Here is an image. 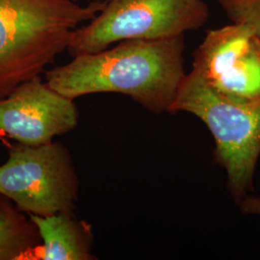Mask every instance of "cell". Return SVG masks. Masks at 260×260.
<instances>
[{"label": "cell", "instance_id": "30bf717a", "mask_svg": "<svg viewBox=\"0 0 260 260\" xmlns=\"http://www.w3.org/2000/svg\"><path fill=\"white\" fill-rule=\"evenodd\" d=\"M233 23L248 24L260 37V0H215Z\"/></svg>", "mask_w": 260, "mask_h": 260}, {"label": "cell", "instance_id": "9c48e42d", "mask_svg": "<svg viewBox=\"0 0 260 260\" xmlns=\"http://www.w3.org/2000/svg\"><path fill=\"white\" fill-rule=\"evenodd\" d=\"M39 239L36 225L7 202L0 200V260H15L27 254Z\"/></svg>", "mask_w": 260, "mask_h": 260}, {"label": "cell", "instance_id": "277c9868", "mask_svg": "<svg viewBox=\"0 0 260 260\" xmlns=\"http://www.w3.org/2000/svg\"><path fill=\"white\" fill-rule=\"evenodd\" d=\"M209 15L203 0H105L93 19L74 30L67 51L75 57L124 40L184 35L205 25Z\"/></svg>", "mask_w": 260, "mask_h": 260}, {"label": "cell", "instance_id": "7c38bea8", "mask_svg": "<svg viewBox=\"0 0 260 260\" xmlns=\"http://www.w3.org/2000/svg\"><path fill=\"white\" fill-rule=\"evenodd\" d=\"M73 1H75V2H78V1H79V0H73ZM88 1H89V2H90V1H93V0H88Z\"/></svg>", "mask_w": 260, "mask_h": 260}, {"label": "cell", "instance_id": "8fae6325", "mask_svg": "<svg viewBox=\"0 0 260 260\" xmlns=\"http://www.w3.org/2000/svg\"><path fill=\"white\" fill-rule=\"evenodd\" d=\"M239 205L242 213L260 216V198L247 195Z\"/></svg>", "mask_w": 260, "mask_h": 260}, {"label": "cell", "instance_id": "3957f363", "mask_svg": "<svg viewBox=\"0 0 260 260\" xmlns=\"http://www.w3.org/2000/svg\"><path fill=\"white\" fill-rule=\"evenodd\" d=\"M189 112L213 135L215 159L225 170L237 204L253 191L260 155V100H239L215 91L191 71L179 87L170 111Z\"/></svg>", "mask_w": 260, "mask_h": 260}, {"label": "cell", "instance_id": "7a4b0ae2", "mask_svg": "<svg viewBox=\"0 0 260 260\" xmlns=\"http://www.w3.org/2000/svg\"><path fill=\"white\" fill-rule=\"evenodd\" d=\"M104 5L105 0H0V98L40 77L67 50L74 30Z\"/></svg>", "mask_w": 260, "mask_h": 260}, {"label": "cell", "instance_id": "8992f818", "mask_svg": "<svg viewBox=\"0 0 260 260\" xmlns=\"http://www.w3.org/2000/svg\"><path fill=\"white\" fill-rule=\"evenodd\" d=\"M192 71L215 91L239 100H260V37L248 24L207 30L193 53Z\"/></svg>", "mask_w": 260, "mask_h": 260}, {"label": "cell", "instance_id": "6da1fadb", "mask_svg": "<svg viewBox=\"0 0 260 260\" xmlns=\"http://www.w3.org/2000/svg\"><path fill=\"white\" fill-rule=\"evenodd\" d=\"M184 49V35L124 40L47 71L46 82L72 100L91 93H121L149 111H170L187 75Z\"/></svg>", "mask_w": 260, "mask_h": 260}, {"label": "cell", "instance_id": "52a82bcc", "mask_svg": "<svg viewBox=\"0 0 260 260\" xmlns=\"http://www.w3.org/2000/svg\"><path fill=\"white\" fill-rule=\"evenodd\" d=\"M78 114L74 100L56 92L40 77L0 98V133L26 146L49 144L74 129Z\"/></svg>", "mask_w": 260, "mask_h": 260}, {"label": "cell", "instance_id": "ba28073f", "mask_svg": "<svg viewBox=\"0 0 260 260\" xmlns=\"http://www.w3.org/2000/svg\"><path fill=\"white\" fill-rule=\"evenodd\" d=\"M44 242L41 259L90 260L92 235L89 226L78 222L71 212L39 216L30 214Z\"/></svg>", "mask_w": 260, "mask_h": 260}, {"label": "cell", "instance_id": "5b68a950", "mask_svg": "<svg viewBox=\"0 0 260 260\" xmlns=\"http://www.w3.org/2000/svg\"><path fill=\"white\" fill-rule=\"evenodd\" d=\"M77 189L69 152L57 143L16 145L0 166V195L13 201L20 211L39 216L71 212Z\"/></svg>", "mask_w": 260, "mask_h": 260}]
</instances>
